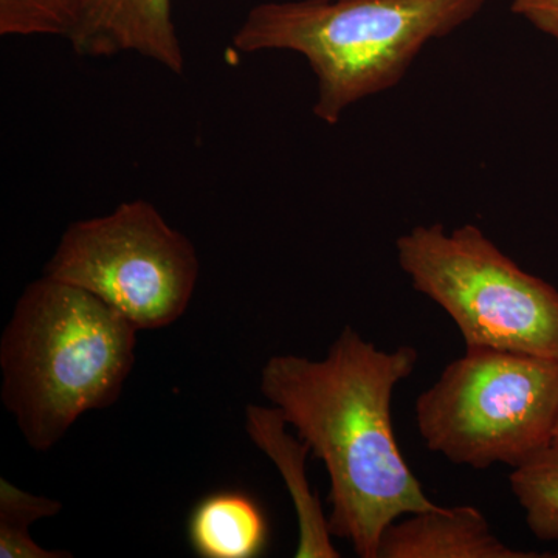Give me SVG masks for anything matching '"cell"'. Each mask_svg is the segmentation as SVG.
Here are the masks:
<instances>
[{"mask_svg":"<svg viewBox=\"0 0 558 558\" xmlns=\"http://www.w3.org/2000/svg\"><path fill=\"white\" fill-rule=\"evenodd\" d=\"M413 347L381 351L347 326L323 360L281 354L260 371V392L329 475V529L359 557L377 558L381 534L410 513L438 509L398 446L392 396L416 369Z\"/></svg>","mask_w":558,"mask_h":558,"instance_id":"6da1fadb","label":"cell"},{"mask_svg":"<svg viewBox=\"0 0 558 558\" xmlns=\"http://www.w3.org/2000/svg\"><path fill=\"white\" fill-rule=\"evenodd\" d=\"M138 329L86 290L43 275L22 292L0 340L3 407L46 453L84 413L119 400Z\"/></svg>","mask_w":558,"mask_h":558,"instance_id":"7a4b0ae2","label":"cell"},{"mask_svg":"<svg viewBox=\"0 0 558 558\" xmlns=\"http://www.w3.org/2000/svg\"><path fill=\"white\" fill-rule=\"evenodd\" d=\"M486 0H290L250 10L233 47L289 50L317 78L314 113L339 123L349 106L395 87L421 50L475 17Z\"/></svg>","mask_w":558,"mask_h":558,"instance_id":"3957f363","label":"cell"},{"mask_svg":"<svg viewBox=\"0 0 558 558\" xmlns=\"http://www.w3.org/2000/svg\"><path fill=\"white\" fill-rule=\"evenodd\" d=\"M418 435L451 464L519 469L553 446L558 421V363L465 348L414 405Z\"/></svg>","mask_w":558,"mask_h":558,"instance_id":"277c9868","label":"cell"},{"mask_svg":"<svg viewBox=\"0 0 558 558\" xmlns=\"http://www.w3.org/2000/svg\"><path fill=\"white\" fill-rule=\"evenodd\" d=\"M396 248L400 269L453 319L465 348L558 363V289L521 269L478 227L417 226Z\"/></svg>","mask_w":558,"mask_h":558,"instance_id":"5b68a950","label":"cell"},{"mask_svg":"<svg viewBox=\"0 0 558 558\" xmlns=\"http://www.w3.org/2000/svg\"><path fill=\"white\" fill-rule=\"evenodd\" d=\"M199 269L193 242L153 204L131 201L72 223L44 275L86 290L138 330H150L185 314Z\"/></svg>","mask_w":558,"mask_h":558,"instance_id":"8992f818","label":"cell"},{"mask_svg":"<svg viewBox=\"0 0 558 558\" xmlns=\"http://www.w3.org/2000/svg\"><path fill=\"white\" fill-rule=\"evenodd\" d=\"M80 57L137 53L183 75L185 54L171 0H87L80 27L69 39Z\"/></svg>","mask_w":558,"mask_h":558,"instance_id":"52a82bcc","label":"cell"},{"mask_svg":"<svg viewBox=\"0 0 558 558\" xmlns=\"http://www.w3.org/2000/svg\"><path fill=\"white\" fill-rule=\"evenodd\" d=\"M509 548L478 508L454 506L410 513L381 534L377 558H546Z\"/></svg>","mask_w":558,"mask_h":558,"instance_id":"ba28073f","label":"cell"},{"mask_svg":"<svg viewBox=\"0 0 558 558\" xmlns=\"http://www.w3.org/2000/svg\"><path fill=\"white\" fill-rule=\"evenodd\" d=\"M288 425L277 407L248 405L245 410L250 439L277 465L292 498L300 527L295 557L339 558L328 515L307 481L306 459L312 453L311 447L303 439L292 438L286 429Z\"/></svg>","mask_w":558,"mask_h":558,"instance_id":"9c48e42d","label":"cell"},{"mask_svg":"<svg viewBox=\"0 0 558 558\" xmlns=\"http://www.w3.org/2000/svg\"><path fill=\"white\" fill-rule=\"evenodd\" d=\"M189 538L202 558H256L269 543V521L245 492H215L194 506Z\"/></svg>","mask_w":558,"mask_h":558,"instance_id":"30bf717a","label":"cell"},{"mask_svg":"<svg viewBox=\"0 0 558 558\" xmlns=\"http://www.w3.org/2000/svg\"><path fill=\"white\" fill-rule=\"evenodd\" d=\"M510 490L524 510L529 531L558 542V447L550 446L509 475Z\"/></svg>","mask_w":558,"mask_h":558,"instance_id":"8fae6325","label":"cell"},{"mask_svg":"<svg viewBox=\"0 0 558 558\" xmlns=\"http://www.w3.org/2000/svg\"><path fill=\"white\" fill-rule=\"evenodd\" d=\"M62 506L57 499L38 497L0 480V558H68V550L40 548L31 532L35 521L58 515Z\"/></svg>","mask_w":558,"mask_h":558,"instance_id":"7c38bea8","label":"cell"},{"mask_svg":"<svg viewBox=\"0 0 558 558\" xmlns=\"http://www.w3.org/2000/svg\"><path fill=\"white\" fill-rule=\"evenodd\" d=\"M87 0H0V35L62 36L70 39Z\"/></svg>","mask_w":558,"mask_h":558,"instance_id":"4fadbf2b","label":"cell"},{"mask_svg":"<svg viewBox=\"0 0 558 558\" xmlns=\"http://www.w3.org/2000/svg\"><path fill=\"white\" fill-rule=\"evenodd\" d=\"M512 11L550 36L558 46V0H512Z\"/></svg>","mask_w":558,"mask_h":558,"instance_id":"5bb4252c","label":"cell"},{"mask_svg":"<svg viewBox=\"0 0 558 558\" xmlns=\"http://www.w3.org/2000/svg\"><path fill=\"white\" fill-rule=\"evenodd\" d=\"M553 446L558 447V421H557L556 429H554Z\"/></svg>","mask_w":558,"mask_h":558,"instance_id":"9a60e30c","label":"cell"}]
</instances>
